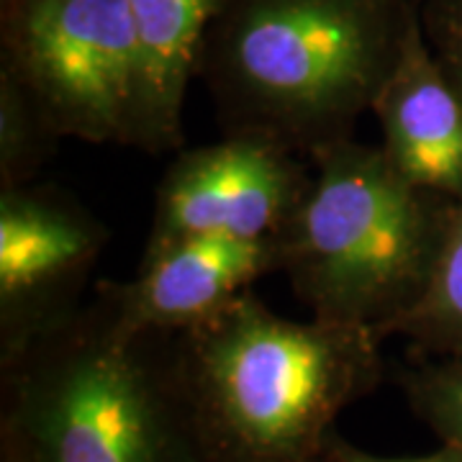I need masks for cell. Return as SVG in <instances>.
I'll use <instances>...</instances> for the list:
<instances>
[{
	"label": "cell",
	"mask_w": 462,
	"mask_h": 462,
	"mask_svg": "<svg viewBox=\"0 0 462 462\" xmlns=\"http://www.w3.org/2000/svg\"><path fill=\"white\" fill-rule=\"evenodd\" d=\"M373 329L293 321L249 291L178 334L172 367L203 462H319L380 380Z\"/></svg>",
	"instance_id": "6da1fadb"
},
{
	"label": "cell",
	"mask_w": 462,
	"mask_h": 462,
	"mask_svg": "<svg viewBox=\"0 0 462 462\" xmlns=\"http://www.w3.org/2000/svg\"><path fill=\"white\" fill-rule=\"evenodd\" d=\"M413 16L411 0H224L199 69L231 134L314 157L373 111Z\"/></svg>",
	"instance_id": "7a4b0ae2"
},
{
	"label": "cell",
	"mask_w": 462,
	"mask_h": 462,
	"mask_svg": "<svg viewBox=\"0 0 462 462\" xmlns=\"http://www.w3.org/2000/svg\"><path fill=\"white\" fill-rule=\"evenodd\" d=\"M160 334L106 296L14 355L8 427L21 462H203Z\"/></svg>",
	"instance_id": "3957f363"
},
{
	"label": "cell",
	"mask_w": 462,
	"mask_h": 462,
	"mask_svg": "<svg viewBox=\"0 0 462 462\" xmlns=\"http://www.w3.org/2000/svg\"><path fill=\"white\" fill-rule=\"evenodd\" d=\"M314 160L281 270L314 319L385 339L430 285L452 200L406 180L383 147L345 139Z\"/></svg>",
	"instance_id": "277c9868"
},
{
	"label": "cell",
	"mask_w": 462,
	"mask_h": 462,
	"mask_svg": "<svg viewBox=\"0 0 462 462\" xmlns=\"http://www.w3.org/2000/svg\"><path fill=\"white\" fill-rule=\"evenodd\" d=\"M3 21V69L51 132L147 147L144 57L129 0H26Z\"/></svg>",
	"instance_id": "5b68a950"
},
{
	"label": "cell",
	"mask_w": 462,
	"mask_h": 462,
	"mask_svg": "<svg viewBox=\"0 0 462 462\" xmlns=\"http://www.w3.org/2000/svg\"><path fill=\"white\" fill-rule=\"evenodd\" d=\"M309 182L298 152L257 134L182 152L157 188L147 247L190 236L278 242Z\"/></svg>",
	"instance_id": "8992f818"
},
{
	"label": "cell",
	"mask_w": 462,
	"mask_h": 462,
	"mask_svg": "<svg viewBox=\"0 0 462 462\" xmlns=\"http://www.w3.org/2000/svg\"><path fill=\"white\" fill-rule=\"evenodd\" d=\"M108 231L51 188L0 190L3 357L78 311V296Z\"/></svg>",
	"instance_id": "52a82bcc"
},
{
	"label": "cell",
	"mask_w": 462,
	"mask_h": 462,
	"mask_svg": "<svg viewBox=\"0 0 462 462\" xmlns=\"http://www.w3.org/2000/svg\"><path fill=\"white\" fill-rule=\"evenodd\" d=\"M273 270H281L278 242L190 236L147 247L132 281L100 282L98 293L134 329L180 334Z\"/></svg>",
	"instance_id": "ba28073f"
},
{
	"label": "cell",
	"mask_w": 462,
	"mask_h": 462,
	"mask_svg": "<svg viewBox=\"0 0 462 462\" xmlns=\"http://www.w3.org/2000/svg\"><path fill=\"white\" fill-rule=\"evenodd\" d=\"M373 114L383 129L380 147L406 180L439 199H462V93L427 47L419 14Z\"/></svg>",
	"instance_id": "9c48e42d"
},
{
	"label": "cell",
	"mask_w": 462,
	"mask_h": 462,
	"mask_svg": "<svg viewBox=\"0 0 462 462\" xmlns=\"http://www.w3.org/2000/svg\"><path fill=\"white\" fill-rule=\"evenodd\" d=\"M224 0H129L147 83V152L180 144L182 100Z\"/></svg>",
	"instance_id": "30bf717a"
},
{
	"label": "cell",
	"mask_w": 462,
	"mask_h": 462,
	"mask_svg": "<svg viewBox=\"0 0 462 462\" xmlns=\"http://www.w3.org/2000/svg\"><path fill=\"white\" fill-rule=\"evenodd\" d=\"M393 334L431 357H462V199L449 206L424 296L398 321Z\"/></svg>",
	"instance_id": "8fae6325"
},
{
	"label": "cell",
	"mask_w": 462,
	"mask_h": 462,
	"mask_svg": "<svg viewBox=\"0 0 462 462\" xmlns=\"http://www.w3.org/2000/svg\"><path fill=\"white\" fill-rule=\"evenodd\" d=\"M51 132L32 96L16 78L0 75V182L3 188L26 185L36 165L44 160Z\"/></svg>",
	"instance_id": "7c38bea8"
},
{
	"label": "cell",
	"mask_w": 462,
	"mask_h": 462,
	"mask_svg": "<svg viewBox=\"0 0 462 462\" xmlns=\"http://www.w3.org/2000/svg\"><path fill=\"white\" fill-rule=\"evenodd\" d=\"M401 385L445 445L462 449V357L421 360L401 373Z\"/></svg>",
	"instance_id": "4fadbf2b"
},
{
	"label": "cell",
	"mask_w": 462,
	"mask_h": 462,
	"mask_svg": "<svg viewBox=\"0 0 462 462\" xmlns=\"http://www.w3.org/2000/svg\"><path fill=\"white\" fill-rule=\"evenodd\" d=\"M329 449L342 462H462V449L455 445H445L442 449L424 455V457H378V455H367L363 449L346 445L339 437H334Z\"/></svg>",
	"instance_id": "5bb4252c"
},
{
	"label": "cell",
	"mask_w": 462,
	"mask_h": 462,
	"mask_svg": "<svg viewBox=\"0 0 462 462\" xmlns=\"http://www.w3.org/2000/svg\"><path fill=\"white\" fill-rule=\"evenodd\" d=\"M447 72L452 75V80L457 83L462 93V33L460 39H457V44H455V50H452V65L447 67Z\"/></svg>",
	"instance_id": "9a60e30c"
},
{
	"label": "cell",
	"mask_w": 462,
	"mask_h": 462,
	"mask_svg": "<svg viewBox=\"0 0 462 462\" xmlns=\"http://www.w3.org/2000/svg\"><path fill=\"white\" fill-rule=\"evenodd\" d=\"M0 3H3V14H8V11H14V8H18L26 0H0Z\"/></svg>",
	"instance_id": "2e32d148"
},
{
	"label": "cell",
	"mask_w": 462,
	"mask_h": 462,
	"mask_svg": "<svg viewBox=\"0 0 462 462\" xmlns=\"http://www.w3.org/2000/svg\"><path fill=\"white\" fill-rule=\"evenodd\" d=\"M319 462H342V460H339V457H337V455H334L331 449H327V455H324V457H321Z\"/></svg>",
	"instance_id": "e0dca14e"
}]
</instances>
